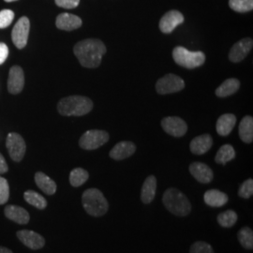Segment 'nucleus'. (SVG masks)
Here are the masks:
<instances>
[{
  "label": "nucleus",
  "mask_w": 253,
  "mask_h": 253,
  "mask_svg": "<svg viewBox=\"0 0 253 253\" xmlns=\"http://www.w3.org/2000/svg\"><path fill=\"white\" fill-rule=\"evenodd\" d=\"M237 237L239 240V243L242 245L247 250H253V230L249 227L242 228L238 234Z\"/></svg>",
  "instance_id": "nucleus-30"
},
{
  "label": "nucleus",
  "mask_w": 253,
  "mask_h": 253,
  "mask_svg": "<svg viewBox=\"0 0 253 253\" xmlns=\"http://www.w3.org/2000/svg\"><path fill=\"white\" fill-rule=\"evenodd\" d=\"M235 158V148L231 145H222L216 155L215 161L219 164H226Z\"/></svg>",
  "instance_id": "nucleus-27"
},
{
  "label": "nucleus",
  "mask_w": 253,
  "mask_h": 253,
  "mask_svg": "<svg viewBox=\"0 0 253 253\" xmlns=\"http://www.w3.org/2000/svg\"><path fill=\"white\" fill-rule=\"evenodd\" d=\"M24 198L27 204L38 209L42 210L47 208V201L45 198L34 190H27L24 193Z\"/></svg>",
  "instance_id": "nucleus-26"
},
{
  "label": "nucleus",
  "mask_w": 253,
  "mask_h": 253,
  "mask_svg": "<svg viewBox=\"0 0 253 253\" xmlns=\"http://www.w3.org/2000/svg\"><path fill=\"white\" fill-rule=\"evenodd\" d=\"M9 171V167L8 164L6 163L5 158L3 157V155L0 153V174L5 173Z\"/></svg>",
  "instance_id": "nucleus-38"
},
{
  "label": "nucleus",
  "mask_w": 253,
  "mask_h": 253,
  "mask_svg": "<svg viewBox=\"0 0 253 253\" xmlns=\"http://www.w3.org/2000/svg\"><path fill=\"white\" fill-rule=\"evenodd\" d=\"M157 191V178L154 175H149L145 179L142 190H141V200L142 202L148 205L153 201Z\"/></svg>",
  "instance_id": "nucleus-21"
},
{
  "label": "nucleus",
  "mask_w": 253,
  "mask_h": 253,
  "mask_svg": "<svg viewBox=\"0 0 253 253\" xmlns=\"http://www.w3.org/2000/svg\"><path fill=\"white\" fill-rule=\"evenodd\" d=\"M89 178V173L83 168H75L70 173V183L73 187L78 188Z\"/></svg>",
  "instance_id": "nucleus-28"
},
{
  "label": "nucleus",
  "mask_w": 253,
  "mask_h": 253,
  "mask_svg": "<svg viewBox=\"0 0 253 253\" xmlns=\"http://www.w3.org/2000/svg\"><path fill=\"white\" fill-rule=\"evenodd\" d=\"M55 25L58 29L65 31H72L81 27L82 20L80 17L71 13H61L57 16Z\"/></svg>",
  "instance_id": "nucleus-18"
},
{
  "label": "nucleus",
  "mask_w": 253,
  "mask_h": 253,
  "mask_svg": "<svg viewBox=\"0 0 253 253\" xmlns=\"http://www.w3.org/2000/svg\"><path fill=\"white\" fill-rule=\"evenodd\" d=\"M136 150V145L132 142L123 141L113 147L110 151V157L116 161H122L132 156Z\"/></svg>",
  "instance_id": "nucleus-17"
},
{
  "label": "nucleus",
  "mask_w": 253,
  "mask_h": 253,
  "mask_svg": "<svg viewBox=\"0 0 253 253\" xmlns=\"http://www.w3.org/2000/svg\"><path fill=\"white\" fill-rule=\"evenodd\" d=\"M213 139L209 134L195 137L190 143V151L195 155H203L207 153L208 150L212 147Z\"/></svg>",
  "instance_id": "nucleus-19"
},
{
  "label": "nucleus",
  "mask_w": 253,
  "mask_h": 253,
  "mask_svg": "<svg viewBox=\"0 0 253 253\" xmlns=\"http://www.w3.org/2000/svg\"><path fill=\"white\" fill-rule=\"evenodd\" d=\"M174 62L187 69H194L202 66L206 61V54L201 51L191 52L185 47L177 46L172 51Z\"/></svg>",
  "instance_id": "nucleus-5"
},
{
  "label": "nucleus",
  "mask_w": 253,
  "mask_h": 253,
  "mask_svg": "<svg viewBox=\"0 0 253 253\" xmlns=\"http://www.w3.org/2000/svg\"><path fill=\"white\" fill-rule=\"evenodd\" d=\"M184 23V16L178 10H170L166 12L160 21V29L164 34H170L174 28Z\"/></svg>",
  "instance_id": "nucleus-12"
},
{
  "label": "nucleus",
  "mask_w": 253,
  "mask_h": 253,
  "mask_svg": "<svg viewBox=\"0 0 253 253\" xmlns=\"http://www.w3.org/2000/svg\"><path fill=\"white\" fill-rule=\"evenodd\" d=\"M236 123V118L235 115L232 114H225L217 119V132L221 136L229 135L232 130L234 129Z\"/></svg>",
  "instance_id": "nucleus-22"
},
{
  "label": "nucleus",
  "mask_w": 253,
  "mask_h": 253,
  "mask_svg": "<svg viewBox=\"0 0 253 253\" xmlns=\"http://www.w3.org/2000/svg\"><path fill=\"white\" fill-rule=\"evenodd\" d=\"M163 205L172 214L178 217H186L191 211V205L188 197L176 189H168L164 192Z\"/></svg>",
  "instance_id": "nucleus-4"
},
{
  "label": "nucleus",
  "mask_w": 253,
  "mask_h": 253,
  "mask_svg": "<svg viewBox=\"0 0 253 253\" xmlns=\"http://www.w3.org/2000/svg\"><path fill=\"white\" fill-rule=\"evenodd\" d=\"M190 253H214V251L207 242L197 241L190 247Z\"/></svg>",
  "instance_id": "nucleus-34"
},
{
  "label": "nucleus",
  "mask_w": 253,
  "mask_h": 253,
  "mask_svg": "<svg viewBox=\"0 0 253 253\" xmlns=\"http://www.w3.org/2000/svg\"><path fill=\"white\" fill-rule=\"evenodd\" d=\"M230 8L237 12H248L253 9V0H230Z\"/></svg>",
  "instance_id": "nucleus-31"
},
{
  "label": "nucleus",
  "mask_w": 253,
  "mask_h": 253,
  "mask_svg": "<svg viewBox=\"0 0 253 253\" xmlns=\"http://www.w3.org/2000/svg\"><path fill=\"white\" fill-rule=\"evenodd\" d=\"M109 134L104 130L91 129L85 131L79 141V145L85 150H95L108 142Z\"/></svg>",
  "instance_id": "nucleus-6"
},
{
  "label": "nucleus",
  "mask_w": 253,
  "mask_h": 253,
  "mask_svg": "<svg viewBox=\"0 0 253 253\" xmlns=\"http://www.w3.org/2000/svg\"><path fill=\"white\" fill-rule=\"evenodd\" d=\"M239 137L247 144L253 141V118L251 116L245 117L239 124Z\"/></svg>",
  "instance_id": "nucleus-24"
},
{
  "label": "nucleus",
  "mask_w": 253,
  "mask_h": 253,
  "mask_svg": "<svg viewBox=\"0 0 253 253\" xmlns=\"http://www.w3.org/2000/svg\"><path fill=\"white\" fill-rule=\"evenodd\" d=\"M37 186L47 195H54L56 192V184L44 172H38L35 174Z\"/></svg>",
  "instance_id": "nucleus-23"
},
{
  "label": "nucleus",
  "mask_w": 253,
  "mask_h": 253,
  "mask_svg": "<svg viewBox=\"0 0 253 253\" xmlns=\"http://www.w3.org/2000/svg\"><path fill=\"white\" fill-rule=\"evenodd\" d=\"M240 87V82L235 78H230L227 79L226 81L223 82L216 90V95L219 98H225L228 96H231L235 94L236 91Z\"/></svg>",
  "instance_id": "nucleus-25"
},
{
  "label": "nucleus",
  "mask_w": 253,
  "mask_h": 253,
  "mask_svg": "<svg viewBox=\"0 0 253 253\" xmlns=\"http://www.w3.org/2000/svg\"><path fill=\"white\" fill-rule=\"evenodd\" d=\"M253 180L252 178L247 179L244 183L240 186L238 190V195L241 198L249 199L253 196Z\"/></svg>",
  "instance_id": "nucleus-32"
},
{
  "label": "nucleus",
  "mask_w": 253,
  "mask_h": 253,
  "mask_svg": "<svg viewBox=\"0 0 253 253\" xmlns=\"http://www.w3.org/2000/svg\"><path fill=\"white\" fill-rule=\"evenodd\" d=\"M14 19V12L10 9H3L0 11V28L9 27Z\"/></svg>",
  "instance_id": "nucleus-35"
},
{
  "label": "nucleus",
  "mask_w": 253,
  "mask_h": 253,
  "mask_svg": "<svg viewBox=\"0 0 253 253\" xmlns=\"http://www.w3.org/2000/svg\"><path fill=\"white\" fill-rule=\"evenodd\" d=\"M0 253H13L8 248H5V247H1L0 246Z\"/></svg>",
  "instance_id": "nucleus-39"
},
{
  "label": "nucleus",
  "mask_w": 253,
  "mask_h": 253,
  "mask_svg": "<svg viewBox=\"0 0 253 253\" xmlns=\"http://www.w3.org/2000/svg\"><path fill=\"white\" fill-rule=\"evenodd\" d=\"M253 46V41L250 38H246L237 42L235 45L232 47L229 53V59L234 63L241 62L251 52Z\"/></svg>",
  "instance_id": "nucleus-13"
},
{
  "label": "nucleus",
  "mask_w": 253,
  "mask_h": 253,
  "mask_svg": "<svg viewBox=\"0 0 253 253\" xmlns=\"http://www.w3.org/2000/svg\"><path fill=\"white\" fill-rule=\"evenodd\" d=\"M6 146L9 157L13 162L19 163L24 159L27 150V145L24 138L20 134L15 132L9 133L6 141Z\"/></svg>",
  "instance_id": "nucleus-7"
},
{
  "label": "nucleus",
  "mask_w": 253,
  "mask_h": 253,
  "mask_svg": "<svg viewBox=\"0 0 253 253\" xmlns=\"http://www.w3.org/2000/svg\"><path fill=\"white\" fill-rule=\"evenodd\" d=\"M106 46L97 39H87L76 43L73 52L83 67L97 68L101 63L103 54L106 53Z\"/></svg>",
  "instance_id": "nucleus-1"
},
{
  "label": "nucleus",
  "mask_w": 253,
  "mask_h": 253,
  "mask_svg": "<svg viewBox=\"0 0 253 253\" xmlns=\"http://www.w3.org/2000/svg\"><path fill=\"white\" fill-rule=\"evenodd\" d=\"M25 85V75L21 67L13 66L10 68L8 79V89L11 94H18Z\"/></svg>",
  "instance_id": "nucleus-14"
},
{
  "label": "nucleus",
  "mask_w": 253,
  "mask_h": 253,
  "mask_svg": "<svg viewBox=\"0 0 253 253\" xmlns=\"http://www.w3.org/2000/svg\"><path fill=\"white\" fill-rule=\"evenodd\" d=\"M6 2H13V1H17V0H5Z\"/></svg>",
  "instance_id": "nucleus-40"
},
{
  "label": "nucleus",
  "mask_w": 253,
  "mask_h": 253,
  "mask_svg": "<svg viewBox=\"0 0 253 253\" xmlns=\"http://www.w3.org/2000/svg\"><path fill=\"white\" fill-rule=\"evenodd\" d=\"M9 56V48L3 42H0V65L4 63Z\"/></svg>",
  "instance_id": "nucleus-37"
},
{
  "label": "nucleus",
  "mask_w": 253,
  "mask_h": 253,
  "mask_svg": "<svg viewBox=\"0 0 253 253\" xmlns=\"http://www.w3.org/2000/svg\"><path fill=\"white\" fill-rule=\"evenodd\" d=\"M185 87V82L179 76L175 74H167L161 78L156 84V90L159 94L166 95L175 93Z\"/></svg>",
  "instance_id": "nucleus-8"
},
{
  "label": "nucleus",
  "mask_w": 253,
  "mask_h": 253,
  "mask_svg": "<svg viewBox=\"0 0 253 253\" xmlns=\"http://www.w3.org/2000/svg\"><path fill=\"white\" fill-rule=\"evenodd\" d=\"M92 108V100L83 96H70L60 100L57 104L58 113L66 117H82L88 114Z\"/></svg>",
  "instance_id": "nucleus-2"
},
{
  "label": "nucleus",
  "mask_w": 253,
  "mask_h": 253,
  "mask_svg": "<svg viewBox=\"0 0 253 253\" xmlns=\"http://www.w3.org/2000/svg\"><path fill=\"white\" fill-rule=\"evenodd\" d=\"M205 203L211 208H221L228 203V195L218 190H209L204 195Z\"/></svg>",
  "instance_id": "nucleus-20"
},
{
  "label": "nucleus",
  "mask_w": 253,
  "mask_h": 253,
  "mask_svg": "<svg viewBox=\"0 0 253 253\" xmlns=\"http://www.w3.org/2000/svg\"><path fill=\"white\" fill-rule=\"evenodd\" d=\"M190 172L196 180L203 184L210 183L214 177L212 169L205 163H191L190 165Z\"/></svg>",
  "instance_id": "nucleus-15"
},
{
  "label": "nucleus",
  "mask_w": 253,
  "mask_h": 253,
  "mask_svg": "<svg viewBox=\"0 0 253 253\" xmlns=\"http://www.w3.org/2000/svg\"><path fill=\"white\" fill-rule=\"evenodd\" d=\"M9 198V183L6 178L0 176V206L5 205Z\"/></svg>",
  "instance_id": "nucleus-33"
},
{
  "label": "nucleus",
  "mask_w": 253,
  "mask_h": 253,
  "mask_svg": "<svg viewBox=\"0 0 253 253\" xmlns=\"http://www.w3.org/2000/svg\"><path fill=\"white\" fill-rule=\"evenodd\" d=\"M4 214L9 220L18 224H27L30 220V215L25 208L14 205H9L4 209Z\"/></svg>",
  "instance_id": "nucleus-16"
},
{
  "label": "nucleus",
  "mask_w": 253,
  "mask_h": 253,
  "mask_svg": "<svg viewBox=\"0 0 253 253\" xmlns=\"http://www.w3.org/2000/svg\"><path fill=\"white\" fill-rule=\"evenodd\" d=\"M162 126L165 132L174 137H182L188 131L187 123L180 118L168 117L162 120Z\"/></svg>",
  "instance_id": "nucleus-10"
},
{
  "label": "nucleus",
  "mask_w": 253,
  "mask_h": 253,
  "mask_svg": "<svg viewBox=\"0 0 253 253\" xmlns=\"http://www.w3.org/2000/svg\"><path fill=\"white\" fill-rule=\"evenodd\" d=\"M82 204L84 210L92 217H102L109 209L108 201L98 189H88L82 195Z\"/></svg>",
  "instance_id": "nucleus-3"
},
{
  "label": "nucleus",
  "mask_w": 253,
  "mask_h": 253,
  "mask_svg": "<svg viewBox=\"0 0 253 253\" xmlns=\"http://www.w3.org/2000/svg\"><path fill=\"white\" fill-rule=\"evenodd\" d=\"M29 30L30 22L28 18L24 16L19 19L18 22L15 24L11 32L12 42L18 49H23L27 45Z\"/></svg>",
  "instance_id": "nucleus-9"
},
{
  "label": "nucleus",
  "mask_w": 253,
  "mask_h": 253,
  "mask_svg": "<svg viewBox=\"0 0 253 253\" xmlns=\"http://www.w3.org/2000/svg\"><path fill=\"white\" fill-rule=\"evenodd\" d=\"M58 7L64 9H74L79 5L80 0H54Z\"/></svg>",
  "instance_id": "nucleus-36"
},
{
  "label": "nucleus",
  "mask_w": 253,
  "mask_h": 253,
  "mask_svg": "<svg viewBox=\"0 0 253 253\" xmlns=\"http://www.w3.org/2000/svg\"><path fill=\"white\" fill-rule=\"evenodd\" d=\"M217 222L221 227L230 228L234 226L237 221V214L234 210H227L220 213L217 217Z\"/></svg>",
  "instance_id": "nucleus-29"
},
{
  "label": "nucleus",
  "mask_w": 253,
  "mask_h": 253,
  "mask_svg": "<svg viewBox=\"0 0 253 253\" xmlns=\"http://www.w3.org/2000/svg\"><path fill=\"white\" fill-rule=\"evenodd\" d=\"M19 240L30 250H41L45 246V238L30 230H21L16 233Z\"/></svg>",
  "instance_id": "nucleus-11"
}]
</instances>
